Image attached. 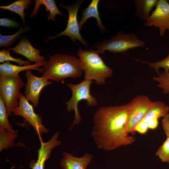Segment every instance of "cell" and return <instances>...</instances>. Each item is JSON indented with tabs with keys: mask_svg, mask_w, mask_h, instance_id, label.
Masks as SVG:
<instances>
[{
	"mask_svg": "<svg viewBox=\"0 0 169 169\" xmlns=\"http://www.w3.org/2000/svg\"><path fill=\"white\" fill-rule=\"evenodd\" d=\"M128 107V103L103 106L96 112L91 135L97 148L110 151L135 142L125 131Z\"/></svg>",
	"mask_w": 169,
	"mask_h": 169,
	"instance_id": "6da1fadb",
	"label": "cell"
},
{
	"mask_svg": "<svg viewBox=\"0 0 169 169\" xmlns=\"http://www.w3.org/2000/svg\"><path fill=\"white\" fill-rule=\"evenodd\" d=\"M43 66L42 76L56 82L68 78L79 77L83 71L79 58L67 54L56 53Z\"/></svg>",
	"mask_w": 169,
	"mask_h": 169,
	"instance_id": "7a4b0ae2",
	"label": "cell"
},
{
	"mask_svg": "<svg viewBox=\"0 0 169 169\" xmlns=\"http://www.w3.org/2000/svg\"><path fill=\"white\" fill-rule=\"evenodd\" d=\"M99 54L96 50H83L80 48L77 52L84 72V79L94 80L97 84L102 85L107 78L112 76L113 71L105 63Z\"/></svg>",
	"mask_w": 169,
	"mask_h": 169,
	"instance_id": "3957f363",
	"label": "cell"
},
{
	"mask_svg": "<svg viewBox=\"0 0 169 169\" xmlns=\"http://www.w3.org/2000/svg\"><path fill=\"white\" fill-rule=\"evenodd\" d=\"M92 82V80L84 79L78 84L69 83L67 84L68 87L72 91V95L70 100L65 103L68 111L74 110L75 112L74 119L69 130L79 124L81 121L82 118L78 110V104L79 101L86 100L87 106L90 107L95 106L98 104L95 98L90 93V85Z\"/></svg>",
	"mask_w": 169,
	"mask_h": 169,
	"instance_id": "277c9868",
	"label": "cell"
},
{
	"mask_svg": "<svg viewBox=\"0 0 169 169\" xmlns=\"http://www.w3.org/2000/svg\"><path fill=\"white\" fill-rule=\"evenodd\" d=\"M145 45V42L135 34L121 32L109 40L97 44L95 47L99 54L104 55L106 50L114 53H121Z\"/></svg>",
	"mask_w": 169,
	"mask_h": 169,
	"instance_id": "5b68a950",
	"label": "cell"
},
{
	"mask_svg": "<svg viewBox=\"0 0 169 169\" xmlns=\"http://www.w3.org/2000/svg\"><path fill=\"white\" fill-rule=\"evenodd\" d=\"M25 85L19 75L0 76V96L5 102L8 116L18 106L20 90Z\"/></svg>",
	"mask_w": 169,
	"mask_h": 169,
	"instance_id": "8992f818",
	"label": "cell"
},
{
	"mask_svg": "<svg viewBox=\"0 0 169 169\" xmlns=\"http://www.w3.org/2000/svg\"><path fill=\"white\" fill-rule=\"evenodd\" d=\"M153 103V101L144 95L136 96L128 103L127 118L125 126L127 133L135 134V126L142 120Z\"/></svg>",
	"mask_w": 169,
	"mask_h": 169,
	"instance_id": "52a82bcc",
	"label": "cell"
},
{
	"mask_svg": "<svg viewBox=\"0 0 169 169\" xmlns=\"http://www.w3.org/2000/svg\"><path fill=\"white\" fill-rule=\"evenodd\" d=\"M83 2L82 0L76 1L73 4L68 6L63 4H60L59 7L67 9L69 12V18L65 29L54 36L49 37L45 40L48 42L51 39L64 35L69 37L73 42L75 41L76 39L79 41L85 46H87V42L83 39L80 32V28L77 19V13L79 7Z\"/></svg>",
	"mask_w": 169,
	"mask_h": 169,
	"instance_id": "ba28073f",
	"label": "cell"
},
{
	"mask_svg": "<svg viewBox=\"0 0 169 169\" xmlns=\"http://www.w3.org/2000/svg\"><path fill=\"white\" fill-rule=\"evenodd\" d=\"M12 113L14 115L22 116L28 121L33 127L40 137L41 135L49 132V130L43 124L41 116L34 112L33 106L22 93H21L18 106Z\"/></svg>",
	"mask_w": 169,
	"mask_h": 169,
	"instance_id": "9c48e42d",
	"label": "cell"
},
{
	"mask_svg": "<svg viewBox=\"0 0 169 169\" xmlns=\"http://www.w3.org/2000/svg\"><path fill=\"white\" fill-rule=\"evenodd\" d=\"M144 25L158 28L160 36H163L166 30L169 32V3L168 0H158L155 9Z\"/></svg>",
	"mask_w": 169,
	"mask_h": 169,
	"instance_id": "30bf717a",
	"label": "cell"
},
{
	"mask_svg": "<svg viewBox=\"0 0 169 169\" xmlns=\"http://www.w3.org/2000/svg\"><path fill=\"white\" fill-rule=\"evenodd\" d=\"M25 76L27 79L24 95L28 100L31 102L33 106L37 107L41 90L46 86L51 84L52 82L49 81L43 76L38 77L34 75L31 69L26 70Z\"/></svg>",
	"mask_w": 169,
	"mask_h": 169,
	"instance_id": "8fae6325",
	"label": "cell"
},
{
	"mask_svg": "<svg viewBox=\"0 0 169 169\" xmlns=\"http://www.w3.org/2000/svg\"><path fill=\"white\" fill-rule=\"evenodd\" d=\"M8 50L13 52L23 55L30 61L35 63L44 61L45 57L40 55L41 50L34 48L29 41L26 37H23L14 47Z\"/></svg>",
	"mask_w": 169,
	"mask_h": 169,
	"instance_id": "7c38bea8",
	"label": "cell"
},
{
	"mask_svg": "<svg viewBox=\"0 0 169 169\" xmlns=\"http://www.w3.org/2000/svg\"><path fill=\"white\" fill-rule=\"evenodd\" d=\"M59 133L55 132L48 141L44 142L41 139V146L38 150V158L32 169H44L46 161L49 158L53 149L59 146L61 142L58 140Z\"/></svg>",
	"mask_w": 169,
	"mask_h": 169,
	"instance_id": "4fadbf2b",
	"label": "cell"
},
{
	"mask_svg": "<svg viewBox=\"0 0 169 169\" xmlns=\"http://www.w3.org/2000/svg\"><path fill=\"white\" fill-rule=\"evenodd\" d=\"M60 161L62 169H86L93 158V155L88 152L81 157H75L66 151L63 152Z\"/></svg>",
	"mask_w": 169,
	"mask_h": 169,
	"instance_id": "5bb4252c",
	"label": "cell"
},
{
	"mask_svg": "<svg viewBox=\"0 0 169 169\" xmlns=\"http://www.w3.org/2000/svg\"><path fill=\"white\" fill-rule=\"evenodd\" d=\"M46 62L44 61L33 64L22 66L15 65L9 62H5L0 64V76H16L18 75L19 73L22 71L31 69L37 70L43 74L44 69L39 67L43 66Z\"/></svg>",
	"mask_w": 169,
	"mask_h": 169,
	"instance_id": "9a60e30c",
	"label": "cell"
},
{
	"mask_svg": "<svg viewBox=\"0 0 169 169\" xmlns=\"http://www.w3.org/2000/svg\"><path fill=\"white\" fill-rule=\"evenodd\" d=\"M99 0H92L87 8L82 13V17L79 22L80 29L82 28L83 24L87 19L91 17H94L96 20L97 25L100 30L102 32L105 31V28L101 20L98 11Z\"/></svg>",
	"mask_w": 169,
	"mask_h": 169,
	"instance_id": "2e32d148",
	"label": "cell"
},
{
	"mask_svg": "<svg viewBox=\"0 0 169 169\" xmlns=\"http://www.w3.org/2000/svg\"><path fill=\"white\" fill-rule=\"evenodd\" d=\"M158 0H135L134 1L136 9L135 16L140 20L146 21L150 17L151 12L157 5Z\"/></svg>",
	"mask_w": 169,
	"mask_h": 169,
	"instance_id": "e0dca14e",
	"label": "cell"
},
{
	"mask_svg": "<svg viewBox=\"0 0 169 169\" xmlns=\"http://www.w3.org/2000/svg\"><path fill=\"white\" fill-rule=\"evenodd\" d=\"M168 113L169 106L167 105L163 101H153L152 105L141 121L147 123L148 120L153 118L159 119L163 117Z\"/></svg>",
	"mask_w": 169,
	"mask_h": 169,
	"instance_id": "ac0fdd59",
	"label": "cell"
},
{
	"mask_svg": "<svg viewBox=\"0 0 169 169\" xmlns=\"http://www.w3.org/2000/svg\"><path fill=\"white\" fill-rule=\"evenodd\" d=\"M34 9L30 14V17H33L36 15L38 12L40 5L43 4L46 7L45 10L47 12H49L48 17L49 20H51L54 21L55 16L59 14L63 16L60 11L58 8L56 3L54 0H36Z\"/></svg>",
	"mask_w": 169,
	"mask_h": 169,
	"instance_id": "d6986e66",
	"label": "cell"
},
{
	"mask_svg": "<svg viewBox=\"0 0 169 169\" xmlns=\"http://www.w3.org/2000/svg\"><path fill=\"white\" fill-rule=\"evenodd\" d=\"M32 3L31 0H18L15 1L10 4L7 6H2L0 8L8 10L18 15L23 20V24H26L24 13V10L28 9Z\"/></svg>",
	"mask_w": 169,
	"mask_h": 169,
	"instance_id": "ffe728a7",
	"label": "cell"
},
{
	"mask_svg": "<svg viewBox=\"0 0 169 169\" xmlns=\"http://www.w3.org/2000/svg\"><path fill=\"white\" fill-rule=\"evenodd\" d=\"M17 136L16 134H13L4 128L0 127V152L3 149H7L14 146V141Z\"/></svg>",
	"mask_w": 169,
	"mask_h": 169,
	"instance_id": "44dd1931",
	"label": "cell"
},
{
	"mask_svg": "<svg viewBox=\"0 0 169 169\" xmlns=\"http://www.w3.org/2000/svg\"><path fill=\"white\" fill-rule=\"evenodd\" d=\"M8 115L5 102L0 96V127L5 129L8 131L16 134L18 131L13 129L12 125L8 120Z\"/></svg>",
	"mask_w": 169,
	"mask_h": 169,
	"instance_id": "7402d4cb",
	"label": "cell"
},
{
	"mask_svg": "<svg viewBox=\"0 0 169 169\" xmlns=\"http://www.w3.org/2000/svg\"><path fill=\"white\" fill-rule=\"evenodd\" d=\"M29 29V27H22L15 33L9 35H3L0 34V47H9L12 45L16 39L19 38L24 33Z\"/></svg>",
	"mask_w": 169,
	"mask_h": 169,
	"instance_id": "603a6c76",
	"label": "cell"
},
{
	"mask_svg": "<svg viewBox=\"0 0 169 169\" xmlns=\"http://www.w3.org/2000/svg\"><path fill=\"white\" fill-rule=\"evenodd\" d=\"M152 79L158 83L157 86L163 90L164 94H169V70L164 69V71L154 76Z\"/></svg>",
	"mask_w": 169,
	"mask_h": 169,
	"instance_id": "cb8c5ba5",
	"label": "cell"
},
{
	"mask_svg": "<svg viewBox=\"0 0 169 169\" xmlns=\"http://www.w3.org/2000/svg\"><path fill=\"white\" fill-rule=\"evenodd\" d=\"M13 61L18 63L20 65H27L31 64L29 60H23L22 59L13 57L10 54V51L8 49H3L0 51V62L4 63L5 61Z\"/></svg>",
	"mask_w": 169,
	"mask_h": 169,
	"instance_id": "d4e9b609",
	"label": "cell"
},
{
	"mask_svg": "<svg viewBox=\"0 0 169 169\" xmlns=\"http://www.w3.org/2000/svg\"><path fill=\"white\" fill-rule=\"evenodd\" d=\"M155 155L162 162L169 163V137H166L165 141L155 153Z\"/></svg>",
	"mask_w": 169,
	"mask_h": 169,
	"instance_id": "484cf974",
	"label": "cell"
},
{
	"mask_svg": "<svg viewBox=\"0 0 169 169\" xmlns=\"http://www.w3.org/2000/svg\"><path fill=\"white\" fill-rule=\"evenodd\" d=\"M139 61L148 64L150 66L155 70L158 74L159 73V70L161 68L169 70V52L165 58L159 61L153 62Z\"/></svg>",
	"mask_w": 169,
	"mask_h": 169,
	"instance_id": "4316f807",
	"label": "cell"
},
{
	"mask_svg": "<svg viewBox=\"0 0 169 169\" xmlns=\"http://www.w3.org/2000/svg\"><path fill=\"white\" fill-rule=\"evenodd\" d=\"M19 24L16 21L13 19L7 18H0V26L5 27L14 28H18Z\"/></svg>",
	"mask_w": 169,
	"mask_h": 169,
	"instance_id": "83f0119b",
	"label": "cell"
},
{
	"mask_svg": "<svg viewBox=\"0 0 169 169\" xmlns=\"http://www.w3.org/2000/svg\"><path fill=\"white\" fill-rule=\"evenodd\" d=\"M149 128L146 122L141 121L135 126V131L141 134L146 133Z\"/></svg>",
	"mask_w": 169,
	"mask_h": 169,
	"instance_id": "f1b7e54d",
	"label": "cell"
},
{
	"mask_svg": "<svg viewBox=\"0 0 169 169\" xmlns=\"http://www.w3.org/2000/svg\"><path fill=\"white\" fill-rule=\"evenodd\" d=\"M161 124L165 135L166 137H169V113L163 117Z\"/></svg>",
	"mask_w": 169,
	"mask_h": 169,
	"instance_id": "f546056e",
	"label": "cell"
},
{
	"mask_svg": "<svg viewBox=\"0 0 169 169\" xmlns=\"http://www.w3.org/2000/svg\"><path fill=\"white\" fill-rule=\"evenodd\" d=\"M149 129L154 130L156 129L159 125L158 119L153 118L149 120L147 122Z\"/></svg>",
	"mask_w": 169,
	"mask_h": 169,
	"instance_id": "4dcf8cb0",
	"label": "cell"
}]
</instances>
